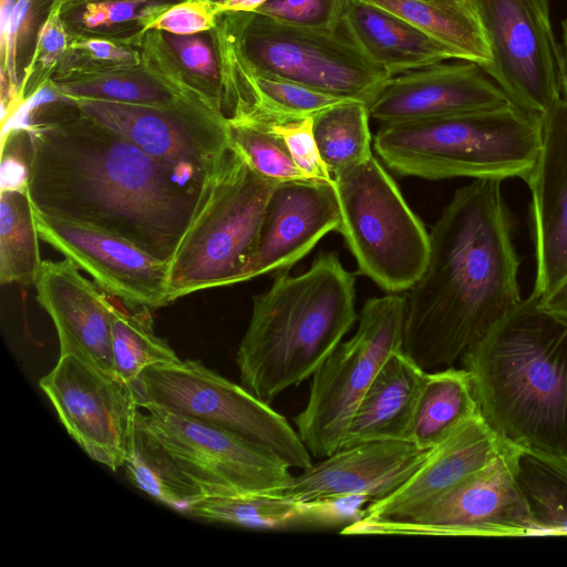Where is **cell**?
<instances>
[{
	"label": "cell",
	"mask_w": 567,
	"mask_h": 567,
	"mask_svg": "<svg viewBox=\"0 0 567 567\" xmlns=\"http://www.w3.org/2000/svg\"><path fill=\"white\" fill-rule=\"evenodd\" d=\"M480 413L471 377L464 368L450 365L443 370L427 371L417 398L409 441L420 449L432 450Z\"/></svg>",
	"instance_id": "obj_28"
},
{
	"label": "cell",
	"mask_w": 567,
	"mask_h": 567,
	"mask_svg": "<svg viewBox=\"0 0 567 567\" xmlns=\"http://www.w3.org/2000/svg\"><path fill=\"white\" fill-rule=\"evenodd\" d=\"M340 212L332 181L278 182L252 251L237 282L284 271L308 255L319 240L339 229Z\"/></svg>",
	"instance_id": "obj_17"
},
{
	"label": "cell",
	"mask_w": 567,
	"mask_h": 567,
	"mask_svg": "<svg viewBox=\"0 0 567 567\" xmlns=\"http://www.w3.org/2000/svg\"><path fill=\"white\" fill-rule=\"evenodd\" d=\"M408 21L481 68L493 60L475 0H363Z\"/></svg>",
	"instance_id": "obj_26"
},
{
	"label": "cell",
	"mask_w": 567,
	"mask_h": 567,
	"mask_svg": "<svg viewBox=\"0 0 567 567\" xmlns=\"http://www.w3.org/2000/svg\"><path fill=\"white\" fill-rule=\"evenodd\" d=\"M169 42L187 69L202 76L218 78V66L213 51L203 40L190 35H177L172 37Z\"/></svg>",
	"instance_id": "obj_40"
},
{
	"label": "cell",
	"mask_w": 567,
	"mask_h": 567,
	"mask_svg": "<svg viewBox=\"0 0 567 567\" xmlns=\"http://www.w3.org/2000/svg\"><path fill=\"white\" fill-rule=\"evenodd\" d=\"M236 62V104L229 121L270 127L313 117L347 100L258 71L241 59Z\"/></svg>",
	"instance_id": "obj_25"
},
{
	"label": "cell",
	"mask_w": 567,
	"mask_h": 567,
	"mask_svg": "<svg viewBox=\"0 0 567 567\" xmlns=\"http://www.w3.org/2000/svg\"><path fill=\"white\" fill-rule=\"evenodd\" d=\"M426 372L403 350L391 354L359 402L340 449L373 441H409Z\"/></svg>",
	"instance_id": "obj_24"
},
{
	"label": "cell",
	"mask_w": 567,
	"mask_h": 567,
	"mask_svg": "<svg viewBox=\"0 0 567 567\" xmlns=\"http://www.w3.org/2000/svg\"><path fill=\"white\" fill-rule=\"evenodd\" d=\"M493 60L483 71L518 107L543 117L563 97L564 60L548 0H475Z\"/></svg>",
	"instance_id": "obj_12"
},
{
	"label": "cell",
	"mask_w": 567,
	"mask_h": 567,
	"mask_svg": "<svg viewBox=\"0 0 567 567\" xmlns=\"http://www.w3.org/2000/svg\"><path fill=\"white\" fill-rule=\"evenodd\" d=\"M338 231L360 274L389 293L408 291L425 269L430 233L372 155L332 177Z\"/></svg>",
	"instance_id": "obj_7"
},
{
	"label": "cell",
	"mask_w": 567,
	"mask_h": 567,
	"mask_svg": "<svg viewBox=\"0 0 567 567\" xmlns=\"http://www.w3.org/2000/svg\"><path fill=\"white\" fill-rule=\"evenodd\" d=\"M563 60H564L563 97L567 99V19L563 21Z\"/></svg>",
	"instance_id": "obj_48"
},
{
	"label": "cell",
	"mask_w": 567,
	"mask_h": 567,
	"mask_svg": "<svg viewBox=\"0 0 567 567\" xmlns=\"http://www.w3.org/2000/svg\"><path fill=\"white\" fill-rule=\"evenodd\" d=\"M516 480L535 536H567V455L522 447Z\"/></svg>",
	"instance_id": "obj_29"
},
{
	"label": "cell",
	"mask_w": 567,
	"mask_h": 567,
	"mask_svg": "<svg viewBox=\"0 0 567 567\" xmlns=\"http://www.w3.org/2000/svg\"><path fill=\"white\" fill-rule=\"evenodd\" d=\"M30 1L29 0H18L13 8L12 14L10 17L8 28L6 31V37L3 41V45L1 48L2 53H4V62L9 75V80L12 84H17V75H16V44L17 37L20 28L23 24V21L29 11Z\"/></svg>",
	"instance_id": "obj_42"
},
{
	"label": "cell",
	"mask_w": 567,
	"mask_h": 567,
	"mask_svg": "<svg viewBox=\"0 0 567 567\" xmlns=\"http://www.w3.org/2000/svg\"><path fill=\"white\" fill-rule=\"evenodd\" d=\"M73 101L82 114L123 135L199 190L229 152L226 118L221 115L172 103Z\"/></svg>",
	"instance_id": "obj_15"
},
{
	"label": "cell",
	"mask_w": 567,
	"mask_h": 567,
	"mask_svg": "<svg viewBox=\"0 0 567 567\" xmlns=\"http://www.w3.org/2000/svg\"><path fill=\"white\" fill-rule=\"evenodd\" d=\"M27 133L28 192L38 212L103 229L161 260L173 258L202 190L84 114L31 124Z\"/></svg>",
	"instance_id": "obj_1"
},
{
	"label": "cell",
	"mask_w": 567,
	"mask_h": 567,
	"mask_svg": "<svg viewBox=\"0 0 567 567\" xmlns=\"http://www.w3.org/2000/svg\"><path fill=\"white\" fill-rule=\"evenodd\" d=\"M501 182L458 188L430 231L425 269L405 295L402 347L425 371L461 360L522 301Z\"/></svg>",
	"instance_id": "obj_2"
},
{
	"label": "cell",
	"mask_w": 567,
	"mask_h": 567,
	"mask_svg": "<svg viewBox=\"0 0 567 567\" xmlns=\"http://www.w3.org/2000/svg\"><path fill=\"white\" fill-rule=\"evenodd\" d=\"M82 45L99 59L124 60L131 58V54L128 52L113 45L109 41L93 39L84 42Z\"/></svg>",
	"instance_id": "obj_45"
},
{
	"label": "cell",
	"mask_w": 567,
	"mask_h": 567,
	"mask_svg": "<svg viewBox=\"0 0 567 567\" xmlns=\"http://www.w3.org/2000/svg\"><path fill=\"white\" fill-rule=\"evenodd\" d=\"M140 1H147V0H140Z\"/></svg>",
	"instance_id": "obj_50"
},
{
	"label": "cell",
	"mask_w": 567,
	"mask_h": 567,
	"mask_svg": "<svg viewBox=\"0 0 567 567\" xmlns=\"http://www.w3.org/2000/svg\"><path fill=\"white\" fill-rule=\"evenodd\" d=\"M141 2L140 0H109L91 3L83 12V22L86 27L94 28L131 20L135 17Z\"/></svg>",
	"instance_id": "obj_41"
},
{
	"label": "cell",
	"mask_w": 567,
	"mask_h": 567,
	"mask_svg": "<svg viewBox=\"0 0 567 567\" xmlns=\"http://www.w3.org/2000/svg\"><path fill=\"white\" fill-rule=\"evenodd\" d=\"M39 45L44 54V61H52L65 47V33L54 18H50L39 33Z\"/></svg>",
	"instance_id": "obj_43"
},
{
	"label": "cell",
	"mask_w": 567,
	"mask_h": 567,
	"mask_svg": "<svg viewBox=\"0 0 567 567\" xmlns=\"http://www.w3.org/2000/svg\"><path fill=\"white\" fill-rule=\"evenodd\" d=\"M124 466L128 480L138 489L181 512L205 497L202 488L184 473L138 421L133 446Z\"/></svg>",
	"instance_id": "obj_31"
},
{
	"label": "cell",
	"mask_w": 567,
	"mask_h": 567,
	"mask_svg": "<svg viewBox=\"0 0 567 567\" xmlns=\"http://www.w3.org/2000/svg\"><path fill=\"white\" fill-rule=\"evenodd\" d=\"M18 137L19 131L1 138V192L29 189L30 163L23 155L28 142H19Z\"/></svg>",
	"instance_id": "obj_38"
},
{
	"label": "cell",
	"mask_w": 567,
	"mask_h": 567,
	"mask_svg": "<svg viewBox=\"0 0 567 567\" xmlns=\"http://www.w3.org/2000/svg\"><path fill=\"white\" fill-rule=\"evenodd\" d=\"M226 130L229 148L260 176L277 182L307 178L284 140L268 127L226 120Z\"/></svg>",
	"instance_id": "obj_34"
},
{
	"label": "cell",
	"mask_w": 567,
	"mask_h": 567,
	"mask_svg": "<svg viewBox=\"0 0 567 567\" xmlns=\"http://www.w3.org/2000/svg\"><path fill=\"white\" fill-rule=\"evenodd\" d=\"M346 0H269L255 12L285 23L333 29L341 23Z\"/></svg>",
	"instance_id": "obj_36"
},
{
	"label": "cell",
	"mask_w": 567,
	"mask_h": 567,
	"mask_svg": "<svg viewBox=\"0 0 567 567\" xmlns=\"http://www.w3.org/2000/svg\"><path fill=\"white\" fill-rule=\"evenodd\" d=\"M505 440L567 455V323L530 295L460 360Z\"/></svg>",
	"instance_id": "obj_3"
},
{
	"label": "cell",
	"mask_w": 567,
	"mask_h": 567,
	"mask_svg": "<svg viewBox=\"0 0 567 567\" xmlns=\"http://www.w3.org/2000/svg\"><path fill=\"white\" fill-rule=\"evenodd\" d=\"M243 14L241 60L254 69L332 96L368 104L391 79L344 31Z\"/></svg>",
	"instance_id": "obj_10"
},
{
	"label": "cell",
	"mask_w": 567,
	"mask_h": 567,
	"mask_svg": "<svg viewBox=\"0 0 567 567\" xmlns=\"http://www.w3.org/2000/svg\"><path fill=\"white\" fill-rule=\"evenodd\" d=\"M39 238L29 192H1L0 281L2 285L35 284L43 264Z\"/></svg>",
	"instance_id": "obj_32"
},
{
	"label": "cell",
	"mask_w": 567,
	"mask_h": 567,
	"mask_svg": "<svg viewBox=\"0 0 567 567\" xmlns=\"http://www.w3.org/2000/svg\"><path fill=\"white\" fill-rule=\"evenodd\" d=\"M369 117L367 104L358 100H346L312 117L315 140L332 177L373 155Z\"/></svg>",
	"instance_id": "obj_33"
},
{
	"label": "cell",
	"mask_w": 567,
	"mask_h": 567,
	"mask_svg": "<svg viewBox=\"0 0 567 567\" xmlns=\"http://www.w3.org/2000/svg\"><path fill=\"white\" fill-rule=\"evenodd\" d=\"M539 300L545 310L567 323V276Z\"/></svg>",
	"instance_id": "obj_44"
},
{
	"label": "cell",
	"mask_w": 567,
	"mask_h": 567,
	"mask_svg": "<svg viewBox=\"0 0 567 567\" xmlns=\"http://www.w3.org/2000/svg\"><path fill=\"white\" fill-rule=\"evenodd\" d=\"M60 90L72 100L93 99L143 105H166L173 100L169 92L154 83L125 78L64 84Z\"/></svg>",
	"instance_id": "obj_35"
},
{
	"label": "cell",
	"mask_w": 567,
	"mask_h": 567,
	"mask_svg": "<svg viewBox=\"0 0 567 567\" xmlns=\"http://www.w3.org/2000/svg\"><path fill=\"white\" fill-rule=\"evenodd\" d=\"M230 148L203 184L197 208L168 261V303L200 290L236 284L257 241L277 185Z\"/></svg>",
	"instance_id": "obj_6"
},
{
	"label": "cell",
	"mask_w": 567,
	"mask_h": 567,
	"mask_svg": "<svg viewBox=\"0 0 567 567\" xmlns=\"http://www.w3.org/2000/svg\"><path fill=\"white\" fill-rule=\"evenodd\" d=\"M138 423L208 496L276 494L292 478L290 467L272 453L236 435L143 404Z\"/></svg>",
	"instance_id": "obj_13"
},
{
	"label": "cell",
	"mask_w": 567,
	"mask_h": 567,
	"mask_svg": "<svg viewBox=\"0 0 567 567\" xmlns=\"http://www.w3.org/2000/svg\"><path fill=\"white\" fill-rule=\"evenodd\" d=\"M406 298L399 293L368 299L354 334L312 374L306 406L293 422L316 457L340 449L352 415L385 361L403 350Z\"/></svg>",
	"instance_id": "obj_8"
},
{
	"label": "cell",
	"mask_w": 567,
	"mask_h": 567,
	"mask_svg": "<svg viewBox=\"0 0 567 567\" xmlns=\"http://www.w3.org/2000/svg\"><path fill=\"white\" fill-rule=\"evenodd\" d=\"M143 404L236 435L305 471L313 462L287 419L243 385L198 360H179L146 368L135 386Z\"/></svg>",
	"instance_id": "obj_9"
},
{
	"label": "cell",
	"mask_w": 567,
	"mask_h": 567,
	"mask_svg": "<svg viewBox=\"0 0 567 567\" xmlns=\"http://www.w3.org/2000/svg\"><path fill=\"white\" fill-rule=\"evenodd\" d=\"M508 443L480 413L434 447L405 483L371 502L359 517L384 520L412 516L488 465Z\"/></svg>",
	"instance_id": "obj_22"
},
{
	"label": "cell",
	"mask_w": 567,
	"mask_h": 567,
	"mask_svg": "<svg viewBox=\"0 0 567 567\" xmlns=\"http://www.w3.org/2000/svg\"><path fill=\"white\" fill-rule=\"evenodd\" d=\"M269 0H226L218 4V10L228 12H255Z\"/></svg>",
	"instance_id": "obj_46"
},
{
	"label": "cell",
	"mask_w": 567,
	"mask_h": 567,
	"mask_svg": "<svg viewBox=\"0 0 567 567\" xmlns=\"http://www.w3.org/2000/svg\"><path fill=\"white\" fill-rule=\"evenodd\" d=\"M512 103L472 62L436 63L388 80L367 104L381 124L402 123Z\"/></svg>",
	"instance_id": "obj_19"
},
{
	"label": "cell",
	"mask_w": 567,
	"mask_h": 567,
	"mask_svg": "<svg viewBox=\"0 0 567 567\" xmlns=\"http://www.w3.org/2000/svg\"><path fill=\"white\" fill-rule=\"evenodd\" d=\"M355 320L354 275L337 254H320L299 275L279 271L252 298L236 355L241 385L270 404L312 377Z\"/></svg>",
	"instance_id": "obj_4"
},
{
	"label": "cell",
	"mask_w": 567,
	"mask_h": 567,
	"mask_svg": "<svg viewBox=\"0 0 567 567\" xmlns=\"http://www.w3.org/2000/svg\"><path fill=\"white\" fill-rule=\"evenodd\" d=\"M341 25L389 76L458 59L455 51L399 16L363 0H346Z\"/></svg>",
	"instance_id": "obj_23"
},
{
	"label": "cell",
	"mask_w": 567,
	"mask_h": 567,
	"mask_svg": "<svg viewBox=\"0 0 567 567\" xmlns=\"http://www.w3.org/2000/svg\"><path fill=\"white\" fill-rule=\"evenodd\" d=\"M522 446L508 443L488 465L412 516L358 517L342 535L535 536L516 474Z\"/></svg>",
	"instance_id": "obj_11"
},
{
	"label": "cell",
	"mask_w": 567,
	"mask_h": 567,
	"mask_svg": "<svg viewBox=\"0 0 567 567\" xmlns=\"http://www.w3.org/2000/svg\"><path fill=\"white\" fill-rule=\"evenodd\" d=\"M212 24L213 17L203 4L187 2L172 7L150 27L176 35H190L209 29Z\"/></svg>",
	"instance_id": "obj_39"
},
{
	"label": "cell",
	"mask_w": 567,
	"mask_h": 567,
	"mask_svg": "<svg viewBox=\"0 0 567 567\" xmlns=\"http://www.w3.org/2000/svg\"><path fill=\"white\" fill-rule=\"evenodd\" d=\"M218 2V4L225 2L226 0H216Z\"/></svg>",
	"instance_id": "obj_49"
},
{
	"label": "cell",
	"mask_w": 567,
	"mask_h": 567,
	"mask_svg": "<svg viewBox=\"0 0 567 567\" xmlns=\"http://www.w3.org/2000/svg\"><path fill=\"white\" fill-rule=\"evenodd\" d=\"M532 193L536 256L533 296L543 298L567 276V99L543 116V140L526 181Z\"/></svg>",
	"instance_id": "obj_20"
},
{
	"label": "cell",
	"mask_w": 567,
	"mask_h": 567,
	"mask_svg": "<svg viewBox=\"0 0 567 567\" xmlns=\"http://www.w3.org/2000/svg\"><path fill=\"white\" fill-rule=\"evenodd\" d=\"M39 386L92 460L112 471L125 465L141 408L134 386L73 354L60 355Z\"/></svg>",
	"instance_id": "obj_14"
},
{
	"label": "cell",
	"mask_w": 567,
	"mask_h": 567,
	"mask_svg": "<svg viewBox=\"0 0 567 567\" xmlns=\"http://www.w3.org/2000/svg\"><path fill=\"white\" fill-rule=\"evenodd\" d=\"M33 209L40 238L90 274L106 293L131 307L168 305V261L103 229Z\"/></svg>",
	"instance_id": "obj_16"
},
{
	"label": "cell",
	"mask_w": 567,
	"mask_h": 567,
	"mask_svg": "<svg viewBox=\"0 0 567 567\" xmlns=\"http://www.w3.org/2000/svg\"><path fill=\"white\" fill-rule=\"evenodd\" d=\"M14 6H16V0H1V7H0V45H1V48L3 45L6 31H7L8 23H9V20L12 14Z\"/></svg>",
	"instance_id": "obj_47"
},
{
	"label": "cell",
	"mask_w": 567,
	"mask_h": 567,
	"mask_svg": "<svg viewBox=\"0 0 567 567\" xmlns=\"http://www.w3.org/2000/svg\"><path fill=\"white\" fill-rule=\"evenodd\" d=\"M34 285L39 305L55 326L60 355L73 354L115 374L107 295L66 258L43 261Z\"/></svg>",
	"instance_id": "obj_21"
},
{
	"label": "cell",
	"mask_w": 567,
	"mask_h": 567,
	"mask_svg": "<svg viewBox=\"0 0 567 567\" xmlns=\"http://www.w3.org/2000/svg\"><path fill=\"white\" fill-rule=\"evenodd\" d=\"M543 117L514 103L432 118L381 124L379 158L401 176L528 179L539 154Z\"/></svg>",
	"instance_id": "obj_5"
},
{
	"label": "cell",
	"mask_w": 567,
	"mask_h": 567,
	"mask_svg": "<svg viewBox=\"0 0 567 567\" xmlns=\"http://www.w3.org/2000/svg\"><path fill=\"white\" fill-rule=\"evenodd\" d=\"M332 501L300 503L279 494L208 496L183 513L207 522L258 529H290L333 524L339 513Z\"/></svg>",
	"instance_id": "obj_27"
},
{
	"label": "cell",
	"mask_w": 567,
	"mask_h": 567,
	"mask_svg": "<svg viewBox=\"0 0 567 567\" xmlns=\"http://www.w3.org/2000/svg\"><path fill=\"white\" fill-rule=\"evenodd\" d=\"M432 450L420 449L410 441H373L339 449L293 475L276 494L300 503L379 501L405 483Z\"/></svg>",
	"instance_id": "obj_18"
},
{
	"label": "cell",
	"mask_w": 567,
	"mask_h": 567,
	"mask_svg": "<svg viewBox=\"0 0 567 567\" xmlns=\"http://www.w3.org/2000/svg\"><path fill=\"white\" fill-rule=\"evenodd\" d=\"M106 295L114 373L120 380L135 388L146 368L181 360L169 344L155 334L148 308L131 307Z\"/></svg>",
	"instance_id": "obj_30"
},
{
	"label": "cell",
	"mask_w": 567,
	"mask_h": 567,
	"mask_svg": "<svg viewBox=\"0 0 567 567\" xmlns=\"http://www.w3.org/2000/svg\"><path fill=\"white\" fill-rule=\"evenodd\" d=\"M279 135L298 169L310 179L332 181L323 163L312 130V117L268 127Z\"/></svg>",
	"instance_id": "obj_37"
}]
</instances>
